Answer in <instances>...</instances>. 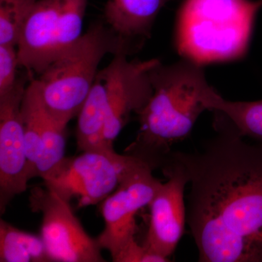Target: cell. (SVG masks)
<instances>
[{
	"mask_svg": "<svg viewBox=\"0 0 262 262\" xmlns=\"http://www.w3.org/2000/svg\"><path fill=\"white\" fill-rule=\"evenodd\" d=\"M194 152L166 159L187 176V222L202 262H262V143L222 124Z\"/></svg>",
	"mask_w": 262,
	"mask_h": 262,
	"instance_id": "obj_1",
	"label": "cell"
},
{
	"mask_svg": "<svg viewBox=\"0 0 262 262\" xmlns=\"http://www.w3.org/2000/svg\"><path fill=\"white\" fill-rule=\"evenodd\" d=\"M153 92L138 115L139 132L125 154L161 169L172 147L190 135L194 123L208 110L206 99L213 88L201 63L184 58L171 65L159 61L150 70Z\"/></svg>",
	"mask_w": 262,
	"mask_h": 262,
	"instance_id": "obj_2",
	"label": "cell"
},
{
	"mask_svg": "<svg viewBox=\"0 0 262 262\" xmlns=\"http://www.w3.org/2000/svg\"><path fill=\"white\" fill-rule=\"evenodd\" d=\"M134 54L107 24L97 20L37 76L43 108L62 126L77 117L107 54Z\"/></svg>",
	"mask_w": 262,
	"mask_h": 262,
	"instance_id": "obj_3",
	"label": "cell"
},
{
	"mask_svg": "<svg viewBox=\"0 0 262 262\" xmlns=\"http://www.w3.org/2000/svg\"><path fill=\"white\" fill-rule=\"evenodd\" d=\"M262 0H185L179 10L177 46L199 63L246 54Z\"/></svg>",
	"mask_w": 262,
	"mask_h": 262,
	"instance_id": "obj_4",
	"label": "cell"
},
{
	"mask_svg": "<svg viewBox=\"0 0 262 262\" xmlns=\"http://www.w3.org/2000/svg\"><path fill=\"white\" fill-rule=\"evenodd\" d=\"M88 0H38L20 34L19 67L39 76L82 36Z\"/></svg>",
	"mask_w": 262,
	"mask_h": 262,
	"instance_id": "obj_5",
	"label": "cell"
},
{
	"mask_svg": "<svg viewBox=\"0 0 262 262\" xmlns=\"http://www.w3.org/2000/svg\"><path fill=\"white\" fill-rule=\"evenodd\" d=\"M137 158L113 151H84L65 158L43 177L44 187L62 199L78 201V207L94 206L117 189L122 176Z\"/></svg>",
	"mask_w": 262,
	"mask_h": 262,
	"instance_id": "obj_6",
	"label": "cell"
},
{
	"mask_svg": "<svg viewBox=\"0 0 262 262\" xmlns=\"http://www.w3.org/2000/svg\"><path fill=\"white\" fill-rule=\"evenodd\" d=\"M29 205L42 215L40 236L51 261L103 262L101 246L84 230L70 202L46 187L31 190Z\"/></svg>",
	"mask_w": 262,
	"mask_h": 262,
	"instance_id": "obj_7",
	"label": "cell"
},
{
	"mask_svg": "<svg viewBox=\"0 0 262 262\" xmlns=\"http://www.w3.org/2000/svg\"><path fill=\"white\" fill-rule=\"evenodd\" d=\"M152 171L148 164L137 158L123 174L115 192L102 202L105 227L96 239L113 260L136 239V215L149 206L162 184Z\"/></svg>",
	"mask_w": 262,
	"mask_h": 262,
	"instance_id": "obj_8",
	"label": "cell"
},
{
	"mask_svg": "<svg viewBox=\"0 0 262 262\" xmlns=\"http://www.w3.org/2000/svg\"><path fill=\"white\" fill-rule=\"evenodd\" d=\"M32 78L19 75L13 88L0 95V213L15 196L25 192L29 181L21 104Z\"/></svg>",
	"mask_w": 262,
	"mask_h": 262,
	"instance_id": "obj_9",
	"label": "cell"
},
{
	"mask_svg": "<svg viewBox=\"0 0 262 262\" xmlns=\"http://www.w3.org/2000/svg\"><path fill=\"white\" fill-rule=\"evenodd\" d=\"M161 170L168 180L160 185L148 206L149 226L144 245L151 252L169 260L185 227L184 190L188 179L182 168L173 162H165Z\"/></svg>",
	"mask_w": 262,
	"mask_h": 262,
	"instance_id": "obj_10",
	"label": "cell"
},
{
	"mask_svg": "<svg viewBox=\"0 0 262 262\" xmlns=\"http://www.w3.org/2000/svg\"><path fill=\"white\" fill-rule=\"evenodd\" d=\"M118 65V56L115 55L110 64L98 71L94 85L77 115L76 139L80 151H113L105 146L103 131L108 96Z\"/></svg>",
	"mask_w": 262,
	"mask_h": 262,
	"instance_id": "obj_11",
	"label": "cell"
},
{
	"mask_svg": "<svg viewBox=\"0 0 262 262\" xmlns=\"http://www.w3.org/2000/svg\"><path fill=\"white\" fill-rule=\"evenodd\" d=\"M171 1L173 0H108L104 8L105 20L136 53L151 37L160 10Z\"/></svg>",
	"mask_w": 262,
	"mask_h": 262,
	"instance_id": "obj_12",
	"label": "cell"
},
{
	"mask_svg": "<svg viewBox=\"0 0 262 262\" xmlns=\"http://www.w3.org/2000/svg\"><path fill=\"white\" fill-rule=\"evenodd\" d=\"M206 105L208 110L214 112L215 122L226 125L242 137L262 143V100L228 101L213 90Z\"/></svg>",
	"mask_w": 262,
	"mask_h": 262,
	"instance_id": "obj_13",
	"label": "cell"
},
{
	"mask_svg": "<svg viewBox=\"0 0 262 262\" xmlns=\"http://www.w3.org/2000/svg\"><path fill=\"white\" fill-rule=\"evenodd\" d=\"M0 261H51L40 235L29 233L0 220Z\"/></svg>",
	"mask_w": 262,
	"mask_h": 262,
	"instance_id": "obj_14",
	"label": "cell"
},
{
	"mask_svg": "<svg viewBox=\"0 0 262 262\" xmlns=\"http://www.w3.org/2000/svg\"><path fill=\"white\" fill-rule=\"evenodd\" d=\"M41 102V99H40ZM41 125H42L43 149L40 158L34 169L33 178L42 179L65 158L66 130L43 108L41 102Z\"/></svg>",
	"mask_w": 262,
	"mask_h": 262,
	"instance_id": "obj_15",
	"label": "cell"
},
{
	"mask_svg": "<svg viewBox=\"0 0 262 262\" xmlns=\"http://www.w3.org/2000/svg\"><path fill=\"white\" fill-rule=\"evenodd\" d=\"M38 0H0V46H18L19 38Z\"/></svg>",
	"mask_w": 262,
	"mask_h": 262,
	"instance_id": "obj_16",
	"label": "cell"
},
{
	"mask_svg": "<svg viewBox=\"0 0 262 262\" xmlns=\"http://www.w3.org/2000/svg\"><path fill=\"white\" fill-rule=\"evenodd\" d=\"M18 67L17 46H0V95L8 92L14 86L18 77L17 75Z\"/></svg>",
	"mask_w": 262,
	"mask_h": 262,
	"instance_id": "obj_17",
	"label": "cell"
},
{
	"mask_svg": "<svg viewBox=\"0 0 262 262\" xmlns=\"http://www.w3.org/2000/svg\"><path fill=\"white\" fill-rule=\"evenodd\" d=\"M113 261L165 262L169 261V260L151 252L144 245L138 244L136 239H134L117 255Z\"/></svg>",
	"mask_w": 262,
	"mask_h": 262,
	"instance_id": "obj_18",
	"label": "cell"
}]
</instances>
